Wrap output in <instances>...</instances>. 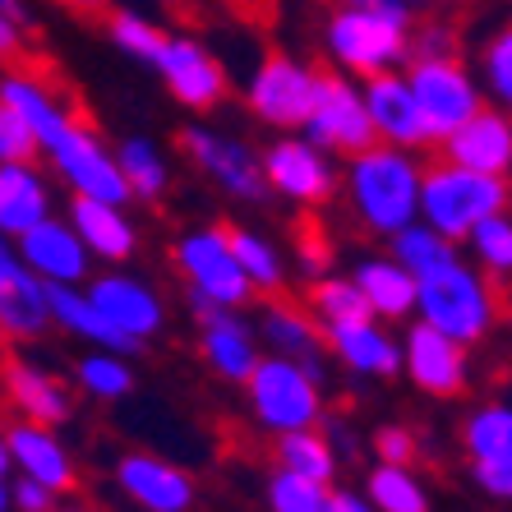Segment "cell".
Instances as JSON below:
<instances>
[{"instance_id":"obj_1","label":"cell","mask_w":512,"mask_h":512,"mask_svg":"<svg viewBox=\"0 0 512 512\" xmlns=\"http://www.w3.org/2000/svg\"><path fill=\"white\" fill-rule=\"evenodd\" d=\"M503 319V282H489L476 263L453 259L416 277V323L457 346H480Z\"/></svg>"},{"instance_id":"obj_2","label":"cell","mask_w":512,"mask_h":512,"mask_svg":"<svg viewBox=\"0 0 512 512\" xmlns=\"http://www.w3.org/2000/svg\"><path fill=\"white\" fill-rule=\"evenodd\" d=\"M406 37H411V14L397 0H342L323 28L333 60L360 79L388 74V65L406 60Z\"/></svg>"},{"instance_id":"obj_3","label":"cell","mask_w":512,"mask_h":512,"mask_svg":"<svg viewBox=\"0 0 512 512\" xmlns=\"http://www.w3.org/2000/svg\"><path fill=\"white\" fill-rule=\"evenodd\" d=\"M346 194L351 208L374 236H397L402 227L416 222V199H420V167L402 148H365L351 157L346 171Z\"/></svg>"},{"instance_id":"obj_4","label":"cell","mask_w":512,"mask_h":512,"mask_svg":"<svg viewBox=\"0 0 512 512\" xmlns=\"http://www.w3.org/2000/svg\"><path fill=\"white\" fill-rule=\"evenodd\" d=\"M416 213L425 217L429 231H439L443 240H466L476 222L494 213H508V180L503 176H476L453 162H429L420 167V199Z\"/></svg>"},{"instance_id":"obj_5","label":"cell","mask_w":512,"mask_h":512,"mask_svg":"<svg viewBox=\"0 0 512 512\" xmlns=\"http://www.w3.org/2000/svg\"><path fill=\"white\" fill-rule=\"evenodd\" d=\"M245 402H250V420L268 439L296 434V429H319V420L328 416L323 379L277 356H259V365L245 379Z\"/></svg>"},{"instance_id":"obj_6","label":"cell","mask_w":512,"mask_h":512,"mask_svg":"<svg viewBox=\"0 0 512 512\" xmlns=\"http://www.w3.org/2000/svg\"><path fill=\"white\" fill-rule=\"evenodd\" d=\"M176 268L185 277L190 300L217 305V310H240L254 300V286L245 282V273L231 259L227 227H203L176 240Z\"/></svg>"},{"instance_id":"obj_7","label":"cell","mask_w":512,"mask_h":512,"mask_svg":"<svg viewBox=\"0 0 512 512\" xmlns=\"http://www.w3.org/2000/svg\"><path fill=\"white\" fill-rule=\"evenodd\" d=\"M406 88H411V102L420 111V125H425L429 143H443L453 130H462L466 120L480 111V88L471 84V74L462 70V60H411V74H406Z\"/></svg>"},{"instance_id":"obj_8","label":"cell","mask_w":512,"mask_h":512,"mask_svg":"<svg viewBox=\"0 0 512 512\" xmlns=\"http://www.w3.org/2000/svg\"><path fill=\"white\" fill-rule=\"evenodd\" d=\"M305 130H310L314 148H328V153H342V157H356L365 148H374V125L365 116L360 88L337 70L314 74V102H310V116H305Z\"/></svg>"},{"instance_id":"obj_9","label":"cell","mask_w":512,"mask_h":512,"mask_svg":"<svg viewBox=\"0 0 512 512\" xmlns=\"http://www.w3.org/2000/svg\"><path fill=\"white\" fill-rule=\"evenodd\" d=\"M462 453L480 494L494 503L512 499V406L485 402L462 420Z\"/></svg>"},{"instance_id":"obj_10","label":"cell","mask_w":512,"mask_h":512,"mask_svg":"<svg viewBox=\"0 0 512 512\" xmlns=\"http://www.w3.org/2000/svg\"><path fill=\"white\" fill-rule=\"evenodd\" d=\"M111 485L130 508L139 512H194L199 480L185 466L167 462L157 453H125L111 466Z\"/></svg>"},{"instance_id":"obj_11","label":"cell","mask_w":512,"mask_h":512,"mask_svg":"<svg viewBox=\"0 0 512 512\" xmlns=\"http://www.w3.org/2000/svg\"><path fill=\"white\" fill-rule=\"evenodd\" d=\"M84 296H88V305H93L120 337H130L139 351L167 328V305H162V296H157L148 282H139V277H125V273L88 277Z\"/></svg>"},{"instance_id":"obj_12","label":"cell","mask_w":512,"mask_h":512,"mask_svg":"<svg viewBox=\"0 0 512 512\" xmlns=\"http://www.w3.org/2000/svg\"><path fill=\"white\" fill-rule=\"evenodd\" d=\"M0 434H5V453H10V476L33 480V485L51 489L56 499L79 489V466H74L70 443L60 439V429L10 420Z\"/></svg>"},{"instance_id":"obj_13","label":"cell","mask_w":512,"mask_h":512,"mask_svg":"<svg viewBox=\"0 0 512 512\" xmlns=\"http://www.w3.org/2000/svg\"><path fill=\"white\" fill-rule=\"evenodd\" d=\"M0 388H5V402H10L14 420L47 425V429H60L74 420V388L60 374L42 370V365H33L24 356L0 360Z\"/></svg>"},{"instance_id":"obj_14","label":"cell","mask_w":512,"mask_h":512,"mask_svg":"<svg viewBox=\"0 0 512 512\" xmlns=\"http://www.w3.org/2000/svg\"><path fill=\"white\" fill-rule=\"evenodd\" d=\"M402 346V374L416 383L420 393L429 397H462L471 388V351L457 342H448L443 333L416 323L406 328Z\"/></svg>"},{"instance_id":"obj_15","label":"cell","mask_w":512,"mask_h":512,"mask_svg":"<svg viewBox=\"0 0 512 512\" xmlns=\"http://www.w3.org/2000/svg\"><path fill=\"white\" fill-rule=\"evenodd\" d=\"M180 148H185V157H190L203 176H213L217 185L227 194H236V199L263 203L273 194L268 180H263L259 157H254L245 143L227 139V134H213V130H199V125H194V130H180Z\"/></svg>"},{"instance_id":"obj_16","label":"cell","mask_w":512,"mask_h":512,"mask_svg":"<svg viewBox=\"0 0 512 512\" xmlns=\"http://www.w3.org/2000/svg\"><path fill=\"white\" fill-rule=\"evenodd\" d=\"M51 333L47 286L28 273L14 245L0 236V342H37Z\"/></svg>"},{"instance_id":"obj_17","label":"cell","mask_w":512,"mask_h":512,"mask_svg":"<svg viewBox=\"0 0 512 512\" xmlns=\"http://www.w3.org/2000/svg\"><path fill=\"white\" fill-rule=\"evenodd\" d=\"M310 102H314V70H305L300 60L273 51V56L254 70L250 107L259 120L282 125V130H296V125H305V116H310Z\"/></svg>"},{"instance_id":"obj_18","label":"cell","mask_w":512,"mask_h":512,"mask_svg":"<svg viewBox=\"0 0 512 512\" xmlns=\"http://www.w3.org/2000/svg\"><path fill=\"white\" fill-rule=\"evenodd\" d=\"M190 314L199 319V351L208 360V370L227 383H245L250 370L259 365V337H254V323H245L236 310H217V305H203L190 300Z\"/></svg>"},{"instance_id":"obj_19","label":"cell","mask_w":512,"mask_h":512,"mask_svg":"<svg viewBox=\"0 0 512 512\" xmlns=\"http://www.w3.org/2000/svg\"><path fill=\"white\" fill-rule=\"evenodd\" d=\"M319 333H323V356L337 360L356 379H393V374H402V346L379 319L333 323V328H319Z\"/></svg>"},{"instance_id":"obj_20","label":"cell","mask_w":512,"mask_h":512,"mask_svg":"<svg viewBox=\"0 0 512 512\" xmlns=\"http://www.w3.org/2000/svg\"><path fill=\"white\" fill-rule=\"evenodd\" d=\"M254 337H259V346H268V356L291 360V365H300V370H310L314 379L328 374L319 323H314L310 314H305V305H296V300L268 296L259 323H254Z\"/></svg>"},{"instance_id":"obj_21","label":"cell","mask_w":512,"mask_h":512,"mask_svg":"<svg viewBox=\"0 0 512 512\" xmlns=\"http://www.w3.org/2000/svg\"><path fill=\"white\" fill-rule=\"evenodd\" d=\"M14 254H19V263H24L42 286H84L88 263H93L70 222H56V217H47V222H37L33 231H24Z\"/></svg>"},{"instance_id":"obj_22","label":"cell","mask_w":512,"mask_h":512,"mask_svg":"<svg viewBox=\"0 0 512 512\" xmlns=\"http://www.w3.org/2000/svg\"><path fill=\"white\" fill-rule=\"evenodd\" d=\"M259 167H263L268 190L286 194V199H296V203H323V199H333V190H337L333 167H328L319 148L305 139L273 143V148L259 157Z\"/></svg>"},{"instance_id":"obj_23","label":"cell","mask_w":512,"mask_h":512,"mask_svg":"<svg viewBox=\"0 0 512 512\" xmlns=\"http://www.w3.org/2000/svg\"><path fill=\"white\" fill-rule=\"evenodd\" d=\"M157 70H162L167 88L176 93V102H185L194 111H208L227 97V70L194 37H167V47L157 56Z\"/></svg>"},{"instance_id":"obj_24","label":"cell","mask_w":512,"mask_h":512,"mask_svg":"<svg viewBox=\"0 0 512 512\" xmlns=\"http://www.w3.org/2000/svg\"><path fill=\"white\" fill-rule=\"evenodd\" d=\"M443 162H453L476 176H508L512 167V125L503 111H485L466 120L462 130L443 139Z\"/></svg>"},{"instance_id":"obj_25","label":"cell","mask_w":512,"mask_h":512,"mask_svg":"<svg viewBox=\"0 0 512 512\" xmlns=\"http://www.w3.org/2000/svg\"><path fill=\"white\" fill-rule=\"evenodd\" d=\"M360 102H365V116H370V125H374V139H388L393 148H402V153L429 143L402 74H374L370 84H365V93H360Z\"/></svg>"},{"instance_id":"obj_26","label":"cell","mask_w":512,"mask_h":512,"mask_svg":"<svg viewBox=\"0 0 512 512\" xmlns=\"http://www.w3.org/2000/svg\"><path fill=\"white\" fill-rule=\"evenodd\" d=\"M70 227H74V236L84 240L88 259L125 263L134 254V245H139L134 222L125 217V208H116V203H97V199H79V194H74Z\"/></svg>"},{"instance_id":"obj_27","label":"cell","mask_w":512,"mask_h":512,"mask_svg":"<svg viewBox=\"0 0 512 512\" xmlns=\"http://www.w3.org/2000/svg\"><path fill=\"white\" fill-rule=\"evenodd\" d=\"M47 217H51L47 180L37 176L33 162H5L0 167V236L19 240Z\"/></svg>"},{"instance_id":"obj_28","label":"cell","mask_w":512,"mask_h":512,"mask_svg":"<svg viewBox=\"0 0 512 512\" xmlns=\"http://www.w3.org/2000/svg\"><path fill=\"white\" fill-rule=\"evenodd\" d=\"M47 305H51V328L79 337L93 351H116V356H139V346L130 337H120L102 314L88 305L84 286H47Z\"/></svg>"},{"instance_id":"obj_29","label":"cell","mask_w":512,"mask_h":512,"mask_svg":"<svg viewBox=\"0 0 512 512\" xmlns=\"http://www.w3.org/2000/svg\"><path fill=\"white\" fill-rule=\"evenodd\" d=\"M351 286L360 291L370 319H379V323H397L416 314V277L393 259H365L351 273Z\"/></svg>"},{"instance_id":"obj_30","label":"cell","mask_w":512,"mask_h":512,"mask_svg":"<svg viewBox=\"0 0 512 512\" xmlns=\"http://www.w3.org/2000/svg\"><path fill=\"white\" fill-rule=\"evenodd\" d=\"M273 466L277 471H291V476H305L314 485H337L342 476V462L328 448L319 429H296V434H277L273 439Z\"/></svg>"},{"instance_id":"obj_31","label":"cell","mask_w":512,"mask_h":512,"mask_svg":"<svg viewBox=\"0 0 512 512\" xmlns=\"http://www.w3.org/2000/svg\"><path fill=\"white\" fill-rule=\"evenodd\" d=\"M374 512H434V499H429V485L416 466H370L365 476V489Z\"/></svg>"},{"instance_id":"obj_32","label":"cell","mask_w":512,"mask_h":512,"mask_svg":"<svg viewBox=\"0 0 512 512\" xmlns=\"http://www.w3.org/2000/svg\"><path fill=\"white\" fill-rule=\"evenodd\" d=\"M74 388L93 402H125L134 393V365L116 351H88L74 360Z\"/></svg>"},{"instance_id":"obj_33","label":"cell","mask_w":512,"mask_h":512,"mask_svg":"<svg viewBox=\"0 0 512 512\" xmlns=\"http://www.w3.org/2000/svg\"><path fill=\"white\" fill-rule=\"evenodd\" d=\"M227 245H231L236 268L245 273V282H250L254 291H268V296L282 291L286 273H282V254L273 250V240L254 236V231H240V227H227Z\"/></svg>"},{"instance_id":"obj_34","label":"cell","mask_w":512,"mask_h":512,"mask_svg":"<svg viewBox=\"0 0 512 512\" xmlns=\"http://www.w3.org/2000/svg\"><path fill=\"white\" fill-rule=\"evenodd\" d=\"M453 259H457V245L443 240L439 231H429L425 222H411V227H402L393 236V263H402L411 277H425Z\"/></svg>"},{"instance_id":"obj_35","label":"cell","mask_w":512,"mask_h":512,"mask_svg":"<svg viewBox=\"0 0 512 512\" xmlns=\"http://www.w3.org/2000/svg\"><path fill=\"white\" fill-rule=\"evenodd\" d=\"M319 328H333V323H356V319H370L360 291L351 286V277H314L310 282V305H305Z\"/></svg>"},{"instance_id":"obj_36","label":"cell","mask_w":512,"mask_h":512,"mask_svg":"<svg viewBox=\"0 0 512 512\" xmlns=\"http://www.w3.org/2000/svg\"><path fill=\"white\" fill-rule=\"evenodd\" d=\"M116 171L125 180L130 199H157L167 190V162L157 157V148L148 139H125L116 157Z\"/></svg>"},{"instance_id":"obj_37","label":"cell","mask_w":512,"mask_h":512,"mask_svg":"<svg viewBox=\"0 0 512 512\" xmlns=\"http://www.w3.org/2000/svg\"><path fill=\"white\" fill-rule=\"evenodd\" d=\"M328 489L333 485H314V480L273 466L263 480V503H268V512H328Z\"/></svg>"},{"instance_id":"obj_38","label":"cell","mask_w":512,"mask_h":512,"mask_svg":"<svg viewBox=\"0 0 512 512\" xmlns=\"http://www.w3.org/2000/svg\"><path fill=\"white\" fill-rule=\"evenodd\" d=\"M471 254H476V268L485 277H508L512 273V222H508V213H494V217H485V222H476L471 227Z\"/></svg>"},{"instance_id":"obj_39","label":"cell","mask_w":512,"mask_h":512,"mask_svg":"<svg viewBox=\"0 0 512 512\" xmlns=\"http://www.w3.org/2000/svg\"><path fill=\"white\" fill-rule=\"evenodd\" d=\"M107 33L120 51H130L134 60H148V65H157V56L167 47V33L157 24H148V19H139V14H130V10H111Z\"/></svg>"},{"instance_id":"obj_40","label":"cell","mask_w":512,"mask_h":512,"mask_svg":"<svg viewBox=\"0 0 512 512\" xmlns=\"http://www.w3.org/2000/svg\"><path fill=\"white\" fill-rule=\"evenodd\" d=\"M370 453L379 466H416L420 439H416V429H406V425H379L370 434Z\"/></svg>"},{"instance_id":"obj_41","label":"cell","mask_w":512,"mask_h":512,"mask_svg":"<svg viewBox=\"0 0 512 512\" xmlns=\"http://www.w3.org/2000/svg\"><path fill=\"white\" fill-rule=\"evenodd\" d=\"M485 84H489V93L499 97L503 107L512 102V33L503 28V33H494L485 42Z\"/></svg>"},{"instance_id":"obj_42","label":"cell","mask_w":512,"mask_h":512,"mask_svg":"<svg viewBox=\"0 0 512 512\" xmlns=\"http://www.w3.org/2000/svg\"><path fill=\"white\" fill-rule=\"evenodd\" d=\"M33 157H37L33 130L24 125L19 111L0 102V167H5V162H33Z\"/></svg>"},{"instance_id":"obj_43","label":"cell","mask_w":512,"mask_h":512,"mask_svg":"<svg viewBox=\"0 0 512 512\" xmlns=\"http://www.w3.org/2000/svg\"><path fill=\"white\" fill-rule=\"evenodd\" d=\"M296 250H300V268L310 277H328V259H333V240H323L319 222L305 217L296 227Z\"/></svg>"},{"instance_id":"obj_44","label":"cell","mask_w":512,"mask_h":512,"mask_svg":"<svg viewBox=\"0 0 512 512\" xmlns=\"http://www.w3.org/2000/svg\"><path fill=\"white\" fill-rule=\"evenodd\" d=\"M56 503L60 499L51 494V489L33 485V480H24V476H10V508L14 512H51Z\"/></svg>"},{"instance_id":"obj_45","label":"cell","mask_w":512,"mask_h":512,"mask_svg":"<svg viewBox=\"0 0 512 512\" xmlns=\"http://www.w3.org/2000/svg\"><path fill=\"white\" fill-rule=\"evenodd\" d=\"M0 60H10V65H24V60H28L24 28L14 24V19H5V14H0Z\"/></svg>"},{"instance_id":"obj_46","label":"cell","mask_w":512,"mask_h":512,"mask_svg":"<svg viewBox=\"0 0 512 512\" xmlns=\"http://www.w3.org/2000/svg\"><path fill=\"white\" fill-rule=\"evenodd\" d=\"M328 512H374L370 499L360 489H346V485H333L328 489Z\"/></svg>"},{"instance_id":"obj_47","label":"cell","mask_w":512,"mask_h":512,"mask_svg":"<svg viewBox=\"0 0 512 512\" xmlns=\"http://www.w3.org/2000/svg\"><path fill=\"white\" fill-rule=\"evenodd\" d=\"M51 512H102L97 503H79V499H60Z\"/></svg>"},{"instance_id":"obj_48","label":"cell","mask_w":512,"mask_h":512,"mask_svg":"<svg viewBox=\"0 0 512 512\" xmlns=\"http://www.w3.org/2000/svg\"><path fill=\"white\" fill-rule=\"evenodd\" d=\"M0 480H10V453H5V434H0Z\"/></svg>"},{"instance_id":"obj_49","label":"cell","mask_w":512,"mask_h":512,"mask_svg":"<svg viewBox=\"0 0 512 512\" xmlns=\"http://www.w3.org/2000/svg\"><path fill=\"white\" fill-rule=\"evenodd\" d=\"M0 512H14L10 508V480H0Z\"/></svg>"},{"instance_id":"obj_50","label":"cell","mask_w":512,"mask_h":512,"mask_svg":"<svg viewBox=\"0 0 512 512\" xmlns=\"http://www.w3.org/2000/svg\"><path fill=\"white\" fill-rule=\"evenodd\" d=\"M397 5H434V0H397Z\"/></svg>"}]
</instances>
